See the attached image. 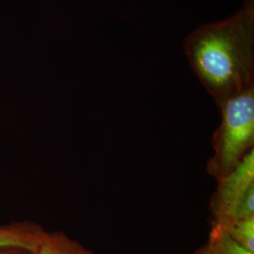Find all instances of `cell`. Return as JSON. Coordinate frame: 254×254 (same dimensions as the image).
<instances>
[{
    "label": "cell",
    "instance_id": "52a82bcc",
    "mask_svg": "<svg viewBox=\"0 0 254 254\" xmlns=\"http://www.w3.org/2000/svg\"><path fill=\"white\" fill-rule=\"evenodd\" d=\"M216 228L225 231L239 245L254 253V218L230 221Z\"/></svg>",
    "mask_w": 254,
    "mask_h": 254
},
{
    "label": "cell",
    "instance_id": "3957f363",
    "mask_svg": "<svg viewBox=\"0 0 254 254\" xmlns=\"http://www.w3.org/2000/svg\"><path fill=\"white\" fill-rule=\"evenodd\" d=\"M218 188L211 202L213 225L226 223L237 203L254 187V150L226 175L217 180Z\"/></svg>",
    "mask_w": 254,
    "mask_h": 254
},
{
    "label": "cell",
    "instance_id": "7a4b0ae2",
    "mask_svg": "<svg viewBox=\"0 0 254 254\" xmlns=\"http://www.w3.org/2000/svg\"><path fill=\"white\" fill-rule=\"evenodd\" d=\"M221 121L213 136L207 171L217 180L230 173L254 150V87L219 107Z\"/></svg>",
    "mask_w": 254,
    "mask_h": 254
},
{
    "label": "cell",
    "instance_id": "30bf717a",
    "mask_svg": "<svg viewBox=\"0 0 254 254\" xmlns=\"http://www.w3.org/2000/svg\"><path fill=\"white\" fill-rule=\"evenodd\" d=\"M191 254H211L209 252V248L207 244H204L203 246H201L199 249H197L194 253H192Z\"/></svg>",
    "mask_w": 254,
    "mask_h": 254
},
{
    "label": "cell",
    "instance_id": "8992f818",
    "mask_svg": "<svg viewBox=\"0 0 254 254\" xmlns=\"http://www.w3.org/2000/svg\"><path fill=\"white\" fill-rule=\"evenodd\" d=\"M206 244L211 254H254L239 245L225 231L219 228L212 227Z\"/></svg>",
    "mask_w": 254,
    "mask_h": 254
},
{
    "label": "cell",
    "instance_id": "6da1fadb",
    "mask_svg": "<svg viewBox=\"0 0 254 254\" xmlns=\"http://www.w3.org/2000/svg\"><path fill=\"white\" fill-rule=\"evenodd\" d=\"M183 48L218 107L254 87V0H244L228 18L194 29Z\"/></svg>",
    "mask_w": 254,
    "mask_h": 254
},
{
    "label": "cell",
    "instance_id": "9c48e42d",
    "mask_svg": "<svg viewBox=\"0 0 254 254\" xmlns=\"http://www.w3.org/2000/svg\"><path fill=\"white\" fill-rule=\"evenodd\" d=\"M0 254H33V252L21 248H7L0 250Z\"/></svg>",
    "mask_w": 254,
    "mask_h": 254
},
{
    "label": "cell",
    "instance_id": "277c9868",
    "mask_svg": "<svg viewBox=\"0 0 254 254\" xmlns=\"http://www.w3.org/2000/svg\"><path fill=\"white\" fill-rule=\"evenodd\" d=\"M46 232L41 225L30 221H16L0 225V250L21 248L34 252Z\"/></svg>",
    "mask_w": 254,
    "mask_h": 254
},
{
    "label": "cell",
    "instance_id": "5b68a950",
    "mask_svg": "<svg viewBox=\"0 0 254 254\" xmlns=\"http://www.w3.org/2000/svg\"><path fill=\"white\" fill-rule=\"evenodd\" d=\"M33 254H94L64 232H46Z\"/></svg>",
    "mask_w": 254,
    "mask_h": 254
},
{
    "label": "cell",
    "instance_id": "ba28073f",
    "mask_svg": "<svg viewBox=\"0 0 254 254\" xmlns=\"http://www.w3.org/2000/svg\"><path fill=\"white\" fill-rule=\"evenodd\" d=\"M254 218V187L250 189L249 191L244 195V197L239 200L235 210L233 211L231 217L226 223L234 220H240V219H248V218ZM221 225V226H223ZM219 226V227H221ZM215 227V226H212Z\"/></svg>",
    "mask_w": 254,
    "mask_h": 254
}]
</instances>
